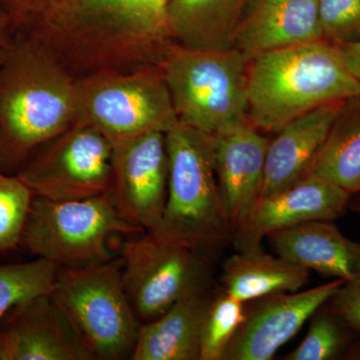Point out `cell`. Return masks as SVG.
I'll return each mask as SVG.
<instances>
[{
	"mask_svg": "<svg viewBox=\"0 0 360 360\" xmlns=\"http://www.w3.org/2000/svg\"><path fill=\"white\" fill-rule=\"evenodd\" d=\"M248 122L276 134L298 116L360 96L338 44L328 40L276 49L248 58Z\"/></svg>",
	"mask_w": 360,
	"mask_h": 360,
	"instance_id": "cell-1",
	"label": "cell"
},
{
	"mask_svg": "<svg viewBox=\"0 0 360 360\" xmlns=\"http://www.w3.org/2000/svg\"><path fill=\"white\" fill-rule=\"evenodd\" d=\"M167 198L160 224L148 231L213 260L232 245L214 165L213 139L177 122L167 134Z\"/></svg>",
	"mask_w": 360,
	"mask_h": 360,
	"instance_id": "cell-2",
	"label": "cell"
},
{
	"mask_svg": "<svg viewBox=\"0 0 360 360\" xmlns=\"http://www.w3.org/2000/svg\"><path fill=\"white\" fill-rule=\"evenodd\" d=\"M248 58L238 49L177 47L165 82L177 120L210 136L248 122Z\"/></svg>",
	"mask_w": 360,
	"mask_h": 360,
	"instance_id": "cell-3",
	"label": "cell"
},
{
	"mask_svg": "<svg viewBox=\"0 0 360 360\" xmlns=\"http://www.w3.org/2000/svg\"><path fill=\"white\" fill-rule=\"evenodd\" d=\"M144 232L122 214L110 191L75 200L33 195L20 245L37 258L75 269L110 262L112 236Z\"/></svg>",
	"mask_w": 360,
	"mask_h": 360,
	"instance_id": "cell-4",
	"label": "cell"
},
{
	"mask_svg": "<svg viewBox=\"0 0 360 360\" xmlns=\"http://www.w3.org/2000/svg\"><path fill=\"white\" fill-rule=\"evenodd\" d=\"M51 295L94 359H130L141 322L127 297L120 262L59 267Z\"/></svg>",
	"mask_w": 360,
	"mask_h": 360,
	"instance_id": "cell-5",
	"label": "cell"
},
{
	"mask_svg": "<svg viewBox=\"0 0 360 360\" xmlns=\"http://www.w3.org/2000/svg\"><path fill=\"white\" fill-rule=\"evenodd\" d=\"M37 58L20 45L8 47L0 63V160H20L70 120V96L45 79Z\"/></svg>",
	"mask_w": 360,
	"mask_h": 360,
	"instance_id": "cell-6",
	"label": "cell"
},
{
	"mask_svg": "<svg viewBox=\"0 0 360 360\" xmlns=\"http://www.w3.org/2000/svg\"><path fill=\"white\" fill-rule=\"evenodd\" d=\"M214 262L186 246L162 243L148 232L127 240L120 265L139 321H155L180 300L210 292Z\"/></svg>",
	"mask_w": 360,
	"mask_h": 360,
	"instance_id": "cell-7",
	"label": "cell"
},
{
	"mask_svg": "<svg viewBox=\"0 0 360 360\" xmlns=\"http://www.w3.org/2000/svg\"><path fill=\"white\" fill-rule=\"evenodd\" d=\"M113 146L94 127L66 135L18 175L33 195L84 200L110 191Z\"/></svg>",
	"mask_w": 360,
	"mask_h": 360,
	"instance_id": "cell-8",
	"label": "cell"
},
{
	"mask_svg": "<svg viewBox=\"0 0 360 360\" xmlns=\"http://www.w3.org/2000/svg\"><path fill=\"white\" fill-rule=\"evenodd\" d=\"M165 132L153 130L113 146L110 193L122 214L146 232L160 224L167 198Z\"/></svg>",
	"mask_w": 360,
	"mask_h": 360,
	"instance_id": "cell-9",
	"label": "cell"
},
{
	"mask_svg": "<svg viewBox=\"0 0 360 360\" xmlns=\"http://www.w3.org/2000/svg\"><path fill=\"white\" fill-rule=\"evenodd\" d=\"M342 279L309 290L276 293L252 300L222 360H269L335 295Z\"/></svg>",
	"mask_w": 360,
	"mask_h": 360,
	"instance_id": "cell-10",
	"label": "cell"
},
{
	"mask_svg": "<svg viewBox=\"0 0 360 360\" xmlns=\"http://www.w3.org/2000/svg\"><path fill=\"white\" fill-rule=\"evenodd\" d=\"M352 193L328 180L310 174L292 186L264 196L234 232L236 250L262 248L274 232L316 220L340 219L349 207Z\"/></svg>",
	"mask_w": 360,
	"mask_h": 360,
	"instance_id": "cell-11",
	"label": "cell"
},
{
	"mask_svg": "<svg viewBox=\"0 0 360 360\" xmlns=\"http://www.w3.org/2000/svg\"><path fill=\"white\" fill-rule=\"evenodd\" d=\"M0 326V360H94L51 293L20 303Z\"/></svg>",
	"mask_w": 360,
	"mask_h": 360,
	"instance_id": "cell-12",
	"label": "cell"
},
{
	"mask_svg": "<svg viewBox=\"0 0 360 360\" xmlns=\"http://www.w3.org/2000/svg\"><path fill=\"white\" fill-rule=\"evenodd\" d=\"M94 125L115 146L146 132H167L179 122L167 82L155 78L112 82L90 101Z\"/></svg>",
	"mask_w": 360,
	"mask_h": 360,
	"instance_id": "cell-13",
	"label": "cell"
},
{
	"mask_svg": "<svg viewBox=\"0 0 360 360\" xmlns=\"http://www.w3.org/2000/svg\"><path fill=\"white\" fill-rule=\"evenodd\" d=\"M212 139L220 194L234 234L262 198L270 141L250 122Z\"/></svg>",
	"mask_w": 360,
	"mask_h": 360,
	"instance_id": "cell-14",
	"label": "cell"
},
{
	"mask_svg": "<svg viewBox=\"0 0 360 360\" xmlns=\"http://www.w3.org/2000/svg\"><path fill=\"white\" fill-rule=\"evenodd\" d=\"M319 40L326 39L317 0H245L232 47L250 58Z\"/></svg>",
	"mask_w": 360,
	"mask_h": 360,
	"instance_id": "cell-15",
	"label": "cell"
},
{
	"mask_svg": "<svg viewBox=\"0 0 360 360\" xmlns=\"http://www.w3.org/2000/svg\"><path fill=\"white\" fill-rule=\"evenodd\" d=\"M345 101L319 106L276 132L267 148L262 198L292 186L311 174Z\"/></svg>",
	"mask_w": 360,
	"mask_h": 360,
	"instance_id": "cell-16",
	"label": "cell"
},
{
	"mask_svg": "<svg viewBox=\"0 0 360 360\" xmlns=\"http://www.w3.org/2000/svg\"><path fill=\"white\" fill-rule=\"evenodd\" d=\"M267 239L276 255L309 271L345 283L360 279V243L347 238L333 221L295 225Z\"/></svg>",
	"mask_w": 360,
	"mask_h": 360,
	"instance_id": "cell-17",
	"label": "cell"
},
{
	"mask_svg": "<svg viewBox=\"0 0 360 360\" xmlns=\"http://www.w3.org/2000/svg\"><path fill=\"white\" fill-rule=\"evenodd\" d=\"M212 291L184 298L141 323L132 360H200L203 321Z\"/></svg>",
	"mask_w": 360,
	"mask_h": 360,
	"instance_id": "cell-18",
	"label": "cell"
},
{
	"mask_svg": "<svg viewBox=\"0 0 360 360\" xmlns=\"http://www.w3.org/2000/svg\"><path fill=\"white\" fill-rule=\"evenodd\" d=\"M309 270L264 248L236 250L222 265L220 284L226 295L250 302L276 293L295 292L307 285Z\"/></svg>",
	"mask_w": 360,
	"mask_h": 360,
	"instance_id": "cell-19",
	"label": "cell"
},
{
	"mask_svg": "<svg viewBox=\"0 0 360 360\" xmlns=\"http://www.w3.org/2000/svg\"><path fill=\"white\" fill-rule=\"evenodd\" d=\"M245 1L172 0L167 7V26L187 49H232L234 30Z\"/></svg>",
	"mask_w": 360,
	"mask_h": 360,
	"instance_id": "cell-20",
	"label": "cell"
},
{
	"mask_svg": "<svg viewBox=\"0 0 360 360\" xmlns=\"http://www.w3.org/2000/svg\"><path fill=\"white\" fill-rule=\"evenodd\" d=\"M311 174L352 194L360 191V96L343 103Z\"/></svg>",
	"mask_w": 360,
	"mask_h": 360,
	"instance_id": "cell-21",
	"label": "cell"
},
{
	"mask_svg": "<svg viewBox=\"0 0 360 360\" xmlns=\"http://www.w3.org/2000/svg\"><path fill=\"white\" fill-rule=\"evenodd\" d=\"M59 267L37 258L26 264L0 265V319L13 307L51 293Z\"/></svg>",
	"mask_w": 360,
	"mask_h": 360,
	"instance_id": "cell-22",
	"label": "cell"
},
{
	"mask_svg": "<svg viewBox=\"0 0 360 360\" xmlns=\"http://www.w3.org/2000/svg\"><path fill=\"white\" fill-rule=\"evenodd\" d=\"M246 303L226 295L220 288L212 291L206 310L200 340V360H222L245 319Z\"/></svg>",
	"mask_w": 360,
	"mask_h": 360,
	"instance_id": "cell-23",
	"label": "cell"
},
{
	"mask_svg": "<svg viewBox=\"0 0 360 360\" xmlns=\"http://www.w3.org/2000/svg\"><path fill=\"white\" fill-rule=\"evenodd\" d=\"M347 326L330 309L328 302L311 316L307 336L286 360H331L345 355L349 342Z\"/></svg>",
	"mask_w": 360,
	"mask_h": 360,
	"instance_id": "cell-24",
	"label": "cell"
},
{
	"mask_svg": "<svg viewBox=\"0 0 360 360\" xmlns=\"http://www.w3.org/2000/svg\"><path fill=\"white\" fill-rule=\"evenodd\" d=\"M32 200V191L20 177L0 172V251L20 245Z\"/></svg>",
	"mask_w": 360,
	"mask_h": 360,
	"instance_id": "cell-25",
	"label": "cell"
},
{
	"mask_svg": "<svg viewBox=\"0 0 360 360\" xmlns=\"http://www.w3.org/2000/svg\"><path fill=\"white\" fill-rule=\"evenodd\" d=\"M324 39L335 44L360 39V0H317Z\"/></svg>",
	"mask_w": 360,
	"mask_h": 360,
	"instance_id": "cell-26",
	"label": "cell"
},
{
	"mask_svg": "<svg viewBox=\"0 0 360 360\" xmlns=\"http://www.w3.org/2000/svg\"><path fill=\"white\" fill-rule=\"evenodd\" d=\"M123 15L134 18L149 32L167 26V7L169 0H94Z\"/></svg>",
	"mask_w": 360,
	"mask_h": 360,
	"instance_id": "cell-27",
	"label": "cell"
},
{
	"mask_svg": "<svg viewBox=\"0 0 360 360\" xmlns=\"http://www.w3.org/2000/svg\"><path fill=\"white\" fill-rule=\"evenodd\" d=\"M328 305L347 328L360 333V279L343 283Z\"/></svg>",
	"mask_w": 360,
	"mask_h": 360,
	"instance_id": "cell-28",
	"label": "cell"
},
{
	"mask_svg": "<svg viewBox=\"0 0 360 360\" xmlns=\"http://www.w3.org/2000/svg\"><path fill=\"white\" fill-rule=\"evenodd\" d=\"M338 45L347 70L360 82V39Z\"/></svg>",
	"mask_w": 360,
	"mask_h": 360,
	"instance_id": "cell-29",
	"label": "cell"
},
{
	"mask_svg": "<svg viewBox=\"0 0 360 360\" xmlns=\"http://www.w3.org/2000/svg\"><path fill=\"white\" fill-rule=\"evenodd\" d=\"M4 21L0 20V63L4 60L7 49H8V45L6 44V32H4Z\"/></svg>",
	"mask_w": 360,
	"mask_h": 360,
	"instance_id": "cell-30",
	"label": "cell"
},
{
	"mask_svg": "<svg viewBox=\"0 0 360 360\" xmlns=\"http://www.w3.org/2000/svg\"><path fill=\"white\" fill-rule=\"evenodd\" d=\"M349 207L360 214V191L352 194L349 200Z\"/></svg>",
	"mask_w": 360,
	"mask_h": 360,
	"instance_id": "cell-31",
	"label": "cell"
}]
</instances>
